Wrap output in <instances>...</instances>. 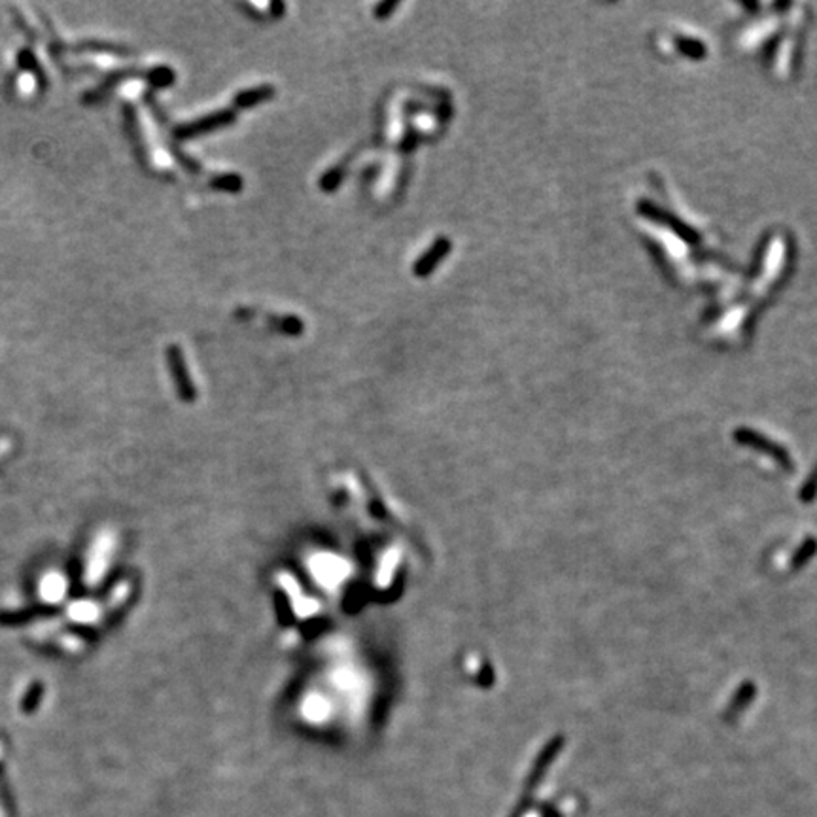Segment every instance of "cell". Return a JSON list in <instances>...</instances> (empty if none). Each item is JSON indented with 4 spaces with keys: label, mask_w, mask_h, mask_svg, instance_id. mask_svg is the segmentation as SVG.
<instances>
[{
    "label": "cell",
    "mask_w": 817,
    "mask_h": 817,
    "mask_svg": "<svg viewBox=\"0 0 817 817\" xmlns=\"http://www.w3.org/2000/svg\"><path fill=\"white\" fill-rule=\"evenodd\" d=\"M235 119H237L235 110L221 108V110H216L212 112V114H207V116L199 117L195 122L180 125V127L174 129V135L178 136V138H184V140L185 138H195V136H201L204 135V133H210V131H218L221 129V127L233 125Z\"/></svg>",
    "instance_id": "6da1fadb"
},
{
    "label": "cell",
    "mask_w": 817,
    "mask_h": 817,
    "mask_svg": "<svg viewBox=\"0 0 817 817\" xmlns=\"http://www.w3.org/2000/svg\"><path fill=\"white\" fill-rule=\"evenodd\" d=\"M734 439H736V443H740V445H744V447L761 450L764 455H769L770 458H774L783 469H787V471L793 469V460H791L789 452H787L785 449H781L780 445H776V443H772L764 436H761V433H757V431L753 430H747V428H740V430L734 431Z\"/></svg>",
    "instance_id": "7a4b0ae2"
},
{
    "label": "cell",
    "mask_w": 817,
    "mask_h": 817,
    "mask_svg": "<svg viewBox=\"0 0 817 817\" xmlns=\"http://www.w3.org/2000/svg\"><path fill=\"white\" fill-rule=\"evenodd\" d=\"M452 242L447 237H437L433 240V244L426 250L420 258L412 265V273L417 278H428L437 269V265L441 263L443 259L447 258V254L450 252Z\"/></svg>",
    "instance_id": "3957f363"
},
{
    "label": "cell",
    "mask_w": 817,
    "mask_h": 817,
    "mask_svg": "<svg viewBox=\"0 0 817 817\" xmlns=\"http://www.w3.org/2000/svg\"><path fill=\"white\" fill-rule=\"evenodd\" d=\"M166 360H169V367H171V373L174 377L176 388H178L180 398L188 401L193 400L195 398V388L191 384L184 352L180 351V346H176V344H171L169 351H166Z\"/></svg>",
    "instance_id": "277c9868"
},
{
    "label": "cell",
    "mask_w": 817,
    "mask_h": 817,
    "mask_svg": "<svg viewBox=\"0 0 817 817\" xmlns=\"http://www.w3.org/2000/svg\"><path fill=\"white\" fill-rule=\"evenodd\" d=\"M757 696V685L753 681H744L740 687L736 688V693H734V696L731 698V702H728V706H726L725 710V721H734L740 715V713L744 712L745 707L750 706L751 702L755 700Z\"/></svg>",
    "instance_id": "5b68a950"
},
{
    "label": "cell",
    "mask_w": 817,
    "mask_h": 817,
    "mask_svg": "<svg viewBox=\"0 0 817 817\" xmlns=\"http://www.w3.org/2000/svg\"><path fill=\"white\" fill-rule=\"evenodd\" d=\"M273 97H275V87L267 86V84L265 86H256L237 93L233 97V106L235 108H240V110H248V108L261 105L265 100H270Z\"/></svg>",
    "instance_id": "8992f818"
},
{
    "label": "cell",
    "mask_w": 817,
    "mask_h": 817,
    "mask_svg": "<svg viewBox=\"0 0 817 817\" xmlns=\"http://www.w3.org/2000/svg\"><path fill=\"white\" fill-rule=\"evenodd\" d=\"M269 326L286 337H299L305 332V324L294 314H284V316H269Z\"/></svg>",
    "instance_id": "52a82bcc"
},
{
    "label": "cell",
    "mask_w": 817,
    "mask_h": 817,
    "mask_svg": "<svg viewBox=\"0 0 817 817\" xmlns=\"http://www.w3.org/2000/svg\"><path fill=\"white\" fill-rule=\"evenodd\" d=\"M816 554H817V540L816 537H806V540L800 543V547L795 551L793 560H791V568H793L795 572H799V570H802Z\"/></svg>",
    "instance_id": "ba28073f"
},
{
    "label": "cell",
    "mask_w": 817,
    "mask_h": 817,
    "mask_svg": "<svg viewBox=\"0 0 817 817\" xmlns=\"http://www.w3.org/2000/svg\"><path fill=\"white\" fill-rule=\"evenodd\" d=\"M210 188H214L216 191L237 193L244 188V180L235 172H221V174H216L214 178H210Z\"/></svg>",
    "instance_id": "9c48e42d"
},
{
    "label": "cell",
    "mask_w": 817,
    "mask_h": 817,
    "mask_svg": "<svg viewBox=\"0 0 817 817\" xmlns=\"http://www.w3.org/2000/svg\"><path fill=\"white\" fill-rule=\"evenodd\" d=\"M343 176H344L343 166H333L332 171H327L326 174L322 176L320 188H322L324 191L337 190L339 185H341V182H343Z\"/></svg>",
    "instance_id": "30bf717a"
},
{
    "label": "cell",
    "mask_w": 817,
    "mask_h": 817,
    "mask_svg": "<svg viewBox=\"0 0 817 817\" xmlns=\"http://www.w3.org/2000/svg\"><path fill=\"white\" fill-rule=\"evenodd\" d=\"M799 498L800 502H804V504H811V502L817 498V466L813 467V471L810 473V477L806 479V483L802 485V488H800Z\"/></svg>",
    "instance_id": "8fae6325"
},
{
    "label": "cell",
    "mask_w": 817,
    "mask_h": 817,
    "mask_svg": "<svg viewBox=\"0 0 817 817\" xmlns=\"http://www.w3.org/2000/svg\"><path fill=\"white\" fill-rule=\"evenodd\" d=\"M400 8V2L398 0H384V2H381V4H377L375 8H373V15H375V19H379V21H384V19H388L390 15H393V12Z\"/></svg>",
    "instance_id": "7c38bea8"
},
{
    "label": "cell",
    "mask_w": 817,
    "mask_h": 817,
    "mask_svg": "<svg viewBox=\"0 0 817 817\" xmlns=\"http://www.w3.org/2000/svg\"><path fill=\"white\" fill-rule=\"evenodd\" d=\"M269 12L273 13L270 18H275V19L282 18L284 12H286V4H284V2H278L277 0V2H273V4L269 6Z\"/></svg>",
    "instance_id": "4fadbf2b"
}]
</instances>
